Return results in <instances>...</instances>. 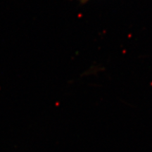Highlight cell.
<instances>
[{
  "label": "cell",
  "mask_w": 152,
  "mask_h": 152,
  "mask_svg": "<svg viewBox=\"0 0 152 152\" xmlns=\"http://www.w3.org/2000/svg\"><path fill=\"white\" fill-rule=\"evenodd\" d=\"M77 1H80V2H81L83 4H85V3H86L87 1H89V0H77Z\"/></svg>",
  "instance_id": "1"
}]
</instances>
